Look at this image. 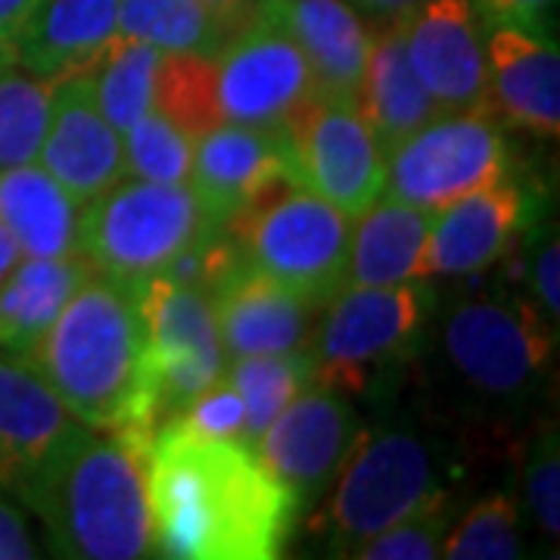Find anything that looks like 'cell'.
I'll return each instance as SVG.
<instances>
[{"label":"cell","mask_w":560,"mask_h":560,"mask_svg":"<svg viewBox=\"0 0 560 560\" xmlns=\"http://www.w3.org/2000/svg\"><path fill=\"white\" fill-rule=\"evenodd\" d=\"M153 555L175 560H275L300 517L290 489L237 436L172 418L143 460Z\"/></svg>","instance_id":"1"},{"label":"cell","mask_w":560,"mask_h":560,"mask_svg":"<svg viewBox=\"0 0 560 560\" xmlns=\"http://www.w3.org/2000/svg\"><path fill=\"white\" fill-rule=\"evenodd\" d=\"M28 361L84 427L150 448L156 411L140 287L94 271L62 305Z\"/></svg>","instance_id":"2"},{"label":"cell","mask_w":560,"mask_h":560,"mask_svg":"<svg viewBox=\"0 0 560 560\" xmlns=\"http://www.w3.org/2000/svg\"><path fill=\"white\" fill-rule=\"evenodd\" d=\"M147 452L116 433L79 423L16 486L57 558L138 560L153 555L143 480Z\"/></svg>","instance_id":"3"},{"label":"cell","mask_w":560,"mask_h":560,"mask_svg":"<svg viewBox=\"0 0 560 560\" xmlns=\"http://www.w3.org/2000/svg\"><path fill=\"white\" fill-rule=\"evenodd\" d=\"M423 349H433L436 374L460 411L501 423L529 415L545 396L558 334L523 296L495 290L436 305Z\"/></svg>","instance_id":"4"},{"label":"cell","mask_w":560,"mask_h":560,"mask_svg":"<svg viewBox=\"0 0 560 560\" xmlns=\"http://www.w3.org/2000/svg\"><path fill=\"white\" fill-rule=\"evenodd\" d=\"M440 442L420 423L393 418L361 430L352 455L327 492L324 545L330 558H349L361 541L418 511L452 501Z\"/></svg>","instance_id":"5"},{"label":"cell","mask_w":560,"mask_h":560,"mask_svg":"<svg viewBox=\"0 0 560 560\" xmlns=\"http://www.w3.org/2000/svg\"><path fill=\"white\" fill-rule=\"evenodd\" d=\"M436 300L427 280L396 287H342L320 305L308 352L315 381L349 396H381L427 342Z\"/></svg>","instance_id":"6"},{"label":"cell","mask_w":560,"mask_h":560,"mask_svg":"<svg viewBox=\"0 0 560 560\" xmlns=\"http://www.w3.org/2000/svg\"><path fill=\"white\" fill-rule=\"evenodd\" d=\"M215 231L187 184L121 178L81 206L79 256L103 278L143 287Z\"/></svg>","instance_id":"7"},{"label":"cell","mask_w":560,"mask_h":560,"mask_svg":"<svg viewBox=\"0 0 560 560\" xmlns=\"http://www.w3.org/2000/svg\"><path fill=\"white\" fill-rule=\"evenodd\" d=\"M241 256L312 305L346 287L352 219L287 180L228 224Z\"/></svg>","instance_id":"8"},{"label":"cell","mask_w":560,"mask_h":560,"mask_svg":"<svg viewBox=\"0 0 560 560\" xmlns=\"http://www.w3.org/2000/svg\"><path fill=\"white\" fill-rule=\"evenodd\" d=\"M511 175V147L492 109L440 113L386 150L383 197L436 212Z\"/></svg>","instance_id":"9"},{"label":"cell","mask_w":560,"mask_h":560,"mask_svg":"<svg viewBox=\"0 0 560 560\" xmlns=\"http://www.w3.org/2000/svg\"><path fill=\"white\" fill-rule=\"evenodd\" d=\"M290 180L359 219L383 197L386 153L352 101L312 97L283 128Z\"/></svg>","instance_id":"10"},{"label":"cell","mask_w":560,"mask_h":560,"mask_svg":"<svg viewBox=\"0 0 560 560\" xmlns=\"http://www.w3.org/2000/svg\"><path fill=\"white\" fill-rule=\"evenodd\" d=\"M150 346V386L156 423L180 418L194 399L224 374L228 355L209 293L200 287L153 278L140 287Z\"/></svg>","instance_id":"11"},{"label":"cell","mask_w":560,"mask_h":560,"mask_svg":"<svg viewBox=\"0 0 560 560\" xmlns=\"http://www.w3.org/2000/svg\"><path fill=\"white\" fill-rule=\"evenodd\" d=\"M364 420L349 393L327 383L305 386L261 433L256 452L271 467L296 511H318L359 442Z\"/></svg>","instance_id":"12"},{"label":"cell","mask_w":560,"mask_h":560,"mask_svg":"<svg viewBox=\"0 0 560 560\" xmlns=\"http://www.w3.org/2000/svg\"><path fill=\"white\" fill-rule=\"evenodd\" d=\"M315 97L302 50L271 20L256 16L215 57V106L221 121L287 128Z\"/></svg>","instance_id":"13"},{"label":"cell","mask_w":560,"mask_h":560,"mask_svg":"<svg viewBox=\"0 0 560 560\" xmlns=\"http://www.w3.org/2000/svg\"><path fill=\"white\" fill-rule=\"evenodd\" d=\"M399 20L411 69L442 113L489 109L482 20L470 0H420Z\"/></svg>","instance_id":"14"},{"label":"cell","mask_w":560,"mask_h":560,"mask_svg":"<svg viewBox=\"0 0 560 560\" xmlns=\"http://www.w3.org/2000/svg\"><path fill=\"white\" fill-rule=\"evenodd\" d=\"M290 180L283 128H253L219 121L194 140L187 187L206 215L228 228L253 202Z\"/></svg>","instance_id":"15"},{"label":"cell","mask_w":560,"mask_h":560,"mask_svg":"<svg viewBox=\"0 0 560 560\" xmlns=\"http://www.w3.org/2000/svg\"><path fill=\"white\" fill-rule=\"evenodd\" d=\"M529 206L526 187L511 175L445 202L433 212L418 280H458L489 271L529 224Z\"/></svg>","instance_id":"16"},{"label":"cell","mask_w":560,"mask_h":560,"mask_svg":"<svg viewBox=\"0 0 560 560\" xmlns=\"http://www.w3.org/2000/svg\"><path fill=\"white\" fill-rule=\"evenodd\" d=\"M35 162L81 206L125 178L121 135L97 106L88 72L54 81L50 116Z\"/></svg>","instance_id":"17"},{"label":"cell","mask_w":560,"mask_h":560,"mask_svg":"<svg viewBox=\"0 0 560 560\" xmlns=\"http://www.w3.org/2000/svg\"><path fill=\"white\" fill-rule=\"evenodd\" d=\"M209 302L228 359L308 349L320 312L243 256L212 283Z\"/></svg>","instance_id":"18"},{"label":"cell","mask_w":560,"mask_h":560,"mask_svg":"<svg viewBox=\"0 0 560 560\" xmlns=\"http://www.w3.org/2000/svg\"><path fill=\"white\" fill-rule=\"evenodd\" d=\"M489 109L541 140L560 131L558 40L539 38L514 25H482Z\"/></svg>","instance_id":"19"},{"label":"cell","mask_w":560,"mask_h":560,"mask_svg":"<svg viewBox=\"0 0 560 560\" xmlns=\"http://www.w3.org/2000/svg\"><path fill=\"white\" fill-rule=\"evenodd\" d=\"M259 16L283 28L308 62L315 97H359L371 28L349 0H259Z\"/></svg>","instance_id":"20"},{"label":"cell","mask_w":560,"mask_h":560,"mask_svg":"<svg viewBox=\"0 0 560 560\" xmlns=\"http://www.w3.org/2000/svg\"><path fill=\"white\" fill-rule=\"evenodd\" d=\"M81 420L25 355L0 349V489L16 492L22 477L47 458Z\"/></svg>","instance_id":"21"},{"label":"cell","mask_w":560,"mask_h":560,"mask_svg":"<svg viewBox=\"0 0 560 560\" xmlns=\"http://www.w3.org/2000/svg\"><path fill=\"white\" fill-rule=\"evenodd\" d=\"M119 0H38L10 40L13 60L44 81L88 72L116 38Z\"/></svg>","instance_id":"22"},{"label":"cell","mask_w":560,"mask_h":560,"mask_svg":"<svg viewBox=\"0 0 560 560\" xmlns=\"http://www.w3.org/2000/svg\"><path fill=\"white\" fill-rule=\"evenodd\" d=\"M355 106L381 140L383 153L442 113L411 69L401 20H383L381 28L371 32Z\"/></svg>","instance_id":"23"},{"label":"cell","mask_w":560,"mask_h":560,"mask_svg":"<svg viewBox=\"0 0 560 560\" xmlns=\"http://www.w3.org/2000/svg\"><path fill=\"white\" fill-rule=\"evenodd\" d=\"M81 202L38 162L0 172V224L20 243L22 256H79Z\"/></svg>","instance_id":"24"},{"label":"cell","mask_w":560,"mask_h":560,"mask_svg":"<svg viewBox=\"0 0 560 560\" xmlns=\"http://www.w3.org/2000/svg\"><path fill=\"white\" fill-rule=\"evenodd\" d=\"M430 224V209L381 197L352 221L346 287H396L405 280H418Z\"/></svg>","instance_id":"25"},{"label":"cell","mask_w":560,"mask_h":560,"mask_svg":"<svg viewBox=\"0 0 560 560\" xmlns=\"http://www.w3.org/2000/svg\"><path fill=\"white\" fill-rule=\"evenodd\" d=\"M91 275L94 268L81 256H22L13 271L0 280V349L28 359L62 305Z\"/></svg>","instance_id":"26"},{"label":"cell","mask_w":560,"mask_h":560,"mask_svg":"<svg viewBox=\"0 0 560 560\" xmlns=\"http://www.w3.org/2000/svg\"><path fill=\"white\" fill-rule=\"evenodd\" d=\"M116 35L162 54H194L215 60L234 32L200 0H119Z\"/></svg>","instance_id":"27"},{"label":"cell","mask_w":560,"mask_h":560,"mask_svg":"<svg viewBox=\"0 0 560 560\" xmlns=\"http://www.w3.org/2000/svg\"><path fill=\"white\" fill-rule=\"evenodd\" d=\"M224 381L234 386L243 405L241 440L256 448L261 433L275 423L280 411L315 383V359L308 349L275 352V355H243L228 359Z\"/></svg>","instance_id":"28"},{"label":"cell","mask_w":560,"mask_h":560,"mask_svg":"<svg viewBox=\"0 0 560 560\" xmlns=\"http://www.w3.org/2000/svg\"><path fill=\"white\" fill-rule=\"evenodd\" d=\"M160 62L162 50L121 35L109 40L101 57L91 62L88 75L94 84L97 106L119 135L153 109Z\"/></svg>","instance_id":"29"},{"label":"cell","mask_w":560,"mask_h":560,"mask_svg":"<svg viewBox=\"0 0 560 560\" xmlns=\"http://www.w3.org/2000/svg\"><path fill=\"white\" fill-rule=\"evenodd\" d=\"M521 499L511 492H489L452 521L442 539L445 560H517L526 555L521 533Z\"/></svg>","instance_id":"30"},{"label":"cell","mask_w":560,"mask_h":560,"mask_svg":"<svg viewBox=\"0 0 560 560\" xmlns=\"http://www.w3.org/2000/svg\"><path fill=\"white\" fill-rule=\"evenodd\" d=\"M54 81L25 72L16 60L0 62V172L35 162L50 116Z\"/></svg>","instance_id":"31"},{"label":"cell","mask_w":560,"mask_h":560,"mask_svg":"<svg viewBox=\"0 0 560 560\" xmlns=\"http://www.w3.org/2000/svg\"><path fill=\"white\" fill-rule=\"evenodd\" d=\"M194 135L180 125L150 109L128 131H121L125 178L156 180V184H187L194 160Z\"/></svg>","instance_id":"32"},{"label":"cell","mask_w":560,"mask_h":560,"mask_svg":"<svg viewBox=\"0 0 560 560\" xmlns=\"http://www.w3.org/2000/svg\"><path fill=\"white\" fill-rule=\"evenodd\" d=\"M162 116L190 131L194 138L219 125L215 106V60L194 54H162L156 75V103Z\"/></svg>","instance_id":"33"},{"label":"cell","mask_w":560,"mask_h":560,"mask_svg":"<svg viewBox=\"0 0 560 560\" xmlns=\"http://www.w3.org/2000/svg\"><path fill=\"white\" fill-rule=\"evenodd\" d=\"M521 508L536 523L541 539L558 545L560 536V433L548 420L526 442L521 464Z\"/></svg>","instance_id":"34"},{"label":"cell","mask_w":560,"mask_h":560,"mask_svg":"<svg viewBox=\"0 0 560 560\" xmlns=\"http://www.w3.org/2000/svg\"><path fill=\"white\" fill-rule=\"evenodd\" d=\"M455 521L452 501H442L436 508L418 511L405 521L386 526L383 533L361 541L349 555L352 560H436L442 539Z\"/></svg>","instance_id":"35"},{"label":"cell","mask_w":560,"mask_h":560,"mask_svg":"<svg viewBox=\"0 0 560 560\" xmlns=\"http://www.w3.org/2000/svg\"><path fill=\"white\" fill-rule=\"evenodd\" d=\"M523 280L526 296L539 318L558 334L560 324V243L555 221H536L523 243Z\"/></svg>","instance_id":"36"},{"label":"cell","mask_w":560,"mask_h":560,"mask_svg":"<svg viewBox=\"0 0 560 560\" xmlns=\"http://www.w3.org/2000/svg\"><path fill=\"white\" fill-rule=\"evenodd\" d=\"M482 25H514L539 38L558 32V0H470Z\"/></svg>","instance_id":"37"},{"label":"cell","mask_w":560,"mask_h":560,"mask_svg":"<svg viewBox=\"0 0 560 560\" xmlns=\"http://www.w3.org/2000/svg\"><path fill=\"white\" fill-rule=\"evenodd\" d=\"M180 418L194 423L202 433H215V436H237L241 440L243 433L241 396L234 393L231 383L224 381V374L202 393L200 399H194V405Z\"/></svg>","instance_id":"38"},{"label":"cell","mask_w":560,"mask_h":560,"mask_svg":"<svg viewBox=\"0 0 560 560\" xmlns=\"http://www.w3.org/2000/svg\"><path fill=\"white\" fill-rule=\"evenodd\" d=\"M38 555V541L28 529L25 514L0 489V560H32Z\"/></svg>","instance_id":"39"},{"label":"cell","mask_w":560,"mask_h":560,"mask_svg":"<svg viewBox=\"0 0 560 560\" xmlns=\"http://www.w3.org/2000/svg\"><path fill=\"white\" fill-rule=\"evenodd\" d=\"M234 35L259 16V0H200Z\"/></svg>","instance_id":"40"},{"label":"cell","mask_w":560,"mask_h":560,"mask_svg":"<svg viewBox=\"0 0 560 560\" xmlns=\"http://www.w3.org/2000/svg\"><path fill=\"white\" fill-rule=\"evenodd\" d=\"M38 0H0V38L13 40Z\"/></svg>","instance_id":"41"},{"label":"cell","mask_w":560,"mask_h":560,"mask_svg":"<svg viewBox=\"0 0 560 560\" xmlns=\"http://www.w3.org/2000/svg\"><path fill=\"white\" fill-rule=\"evenodd\" d=\"M355 10H364L374 20H399L408 10H415L420 0H349Z\"/></svg>","instance_id":"42"},{"label":"cell","mask_w":560,"mask_h":560,"mask_svg":"<svg viewBox=\"0 0 560 560\" xmlns=\"http://www.w3.org/2000/svg\"><path fill=\"white\" fill-rule=\"evenodd\" d=\"M20 259H22L20 243L13 241V234L0 224V280L13 271V265H16Z\"/></svg>","instance_id":"43"},{"label":"cell","mask_w":560,"mask_h":560,"mask_svg":"<svg viewBox=\"0 0 560 560\" xmlns=\"http://www.w3.org/2000/svg\"><path fill=\"white\" fill-rule=\"evenodd\" d=\"M13 60V47H10V40L0 38V62Z\"/></svg>","instance_id":"44"}]
</instances>
